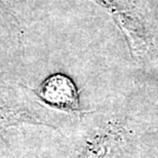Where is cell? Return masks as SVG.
<instances>
[{
  "label": "cell",
  "instance_id": "cell-1",
  "mask_svg": "<svg viewBox=\"0 0 158 158\" xmlns=\"http://www.w3.org/2000/svg\"><path fill=\"white\" fill-rule=\"evenodd\" d=\"M39 94L52 106L63 109H75L78 106L77 91L73 82L63 75L49 77L40 86Z\"/></svg>",
  "mask_w": 158,
  "mask_h": 158
}]
</instances>
